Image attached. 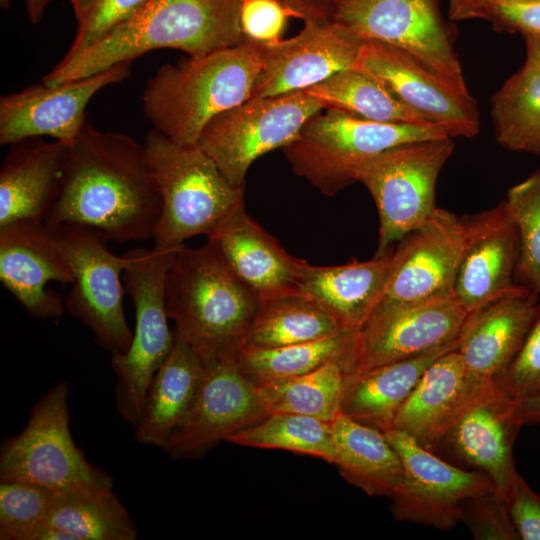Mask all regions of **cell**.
<instances>
[{"label": "cell", "instance_id": "obj_1", "mask_svg": "<svg viewBox=\"0 0 540 540\" xmlns=\"http://www.w3.org/2000/svg\"><path fill=\"white\" fill-rule=\"evenodd\" d=\"M161 207L144 145L86 122L68 145L58 194L44 224L87 226L118 243L142 241L153 237Z\"/></svg>", "mask_w": 540, "mask_h": 540}, {"label": "cell", "instance_id": "obj_2", "mask_svg": "<svg viewBox=\"0 0 540 540\" xmlns=\"http://www.w3.org/2000/svg\"><path fill=\"white\" fill-rule=\"evenodd\" d=\"M243 0H149L103 39L42 78L58 84L87 77L155 49L199 56L245 40L240 26Z\"/></svg>", "mask_w": 540, "mask_h": 540}, {"label": "cell", "instance_id": "obj_3", "mask_svg": "<svg viewBox=\"0 0 540 540\" xmlns=\"http://www.w3.org/2000/svg\"><path fill=\"white\" fill-rule=\"evenodd\" d=\"M260 302L209 240L177 251L165 282L167 315L204 364L236 357Z\"/></svg>", "mask_w": 540, "mask_h": 540}, {"label": "cell", "instance_id": "obj_4", "mask_svg": "<svg viewBox=\"0 0 540 540\" xmlns=\"http://www.w3.org/2000/svg\"><path fill=\"white\" fill-rule=\"evenodd\" d=\"M261 68V45L247 40L164 64L144 89L145 116L172 141L196 145L211 119L251 98Z\"/></svg>", "mask_w": 540, "mask_h": 540}, {"label": "cell", "instance_id": "obj_5", "mask_svg": "<svg viewBox=\"0 0 540 540\" xmlns=\"http://www.w3.org/2000/svg\"><path fill=\"white\" fill-rule=\"evenodd\" d=\"M143 145L162 199L154 249L178 250L244 207V188L232 186L197 145L178 144L154 129Z\"/></svg>", "mask_w": 540, "mask_h": 540}, {"label": "cell", "instance_id": "obj_6", "mask_svg": "<svg viewBox=\"0 0 540 540\" xmlns=\"http://www.w3.org/2000/svg\"><path fill=\"white\" fill-rule=\"evenodd\" d=\"M439 138L452 137L439 125L383 123L327 109L282 150L297 175L333 196L355 182L354 171L366 160L398 145Z\"/></svg>", "mask_w": 540, "mask_h": 540}, {"label": "cell", "instance_id": "obj_7", "mask_svg": "<svg viewBox=\"0 0 540 540\" xmlns=\"http://www.w3.org/2000/svg\"><path fill=\"white\" fill-rule=\"evenodd\" d=\"M178 250L135 248L125 253L128 262L123 276L135 308V329L128 350L111 355V367L117 378L116 410L134 427L142 415L150 382L174 342V332L168 325L165 282Z\"/></svg>", "mask_w": 540, "mask_h": 540}, {"label": "cell", "instance_id": "obj_8", "mask_svg": "<svg viewBox=\"0 0 540 540\" xmlns=\"http://www.w3.org/2000/svg\"><path fill=\"white\" fill-rule=\"evenodd\" d=\"M68 398L67 383L54 385L32 407L24 429L3 441L0 481L56 492L113 491L112 477L91 464L73 441Z\"/></svg>", "mask_w": 540, "mask_h": 540}, {"label": "cell", "instance_id": "obj_9", "mask_svg": "<svg viewBox=\"0 0 540 540\" xmlns=\"http://www.w3.org/2000/svg\"><path fill=\"white\" fill-rule=\"evenodd\" d=\"M452 138L398 145L359 165L355 182L370 192L379 216L376 256L426 222L437 209L436 183L454 151Z\"/></svg>", "mask_w": 540, "mask_h": 540}, {"label": "cell", "instance_id": "obj_10", "mask_svg": "<svg viewBox=\"0 0 540 540\" xmlns=\"http://www.w3.org/2000/svg\"><path fill=\"white\" fill-rule=\"evenodd\" d=\"M323 108L306 91L250 98L211 119L196 145L232 186L244 188L251 164L265 153L297 140L306 122Z\"/></svg>", "mask_w": 540, "mask_h": 540}, {"label": "cell", "instance_id": "obj_11", "mask_svg": "<svg viewBox=\"0 0 540 540\" xmlns=\"http://www.w3.org/2000/svg\"><path fill=\"white\" fill-rule=\"evenodd\" d=\"M74 275L65 306L80 320L111 355L124 353L133 339L126 321L121 273L126 255L117 256L107 247L100 231L78 224L51 228Z\"/></svg>", "mask_w": 540, "mask_h": 540}, {"label": "cell", "instance_id": "obj_12", "mask_svg": "<svg viewBox=\"0 0 540 540\" xmlns=\"http://www.w3.org/2000/svg\"><path fill=\"white\" fill-rule=\"evenodd\" d=\"M333 20L365 40L403 50L458 89L469 91L439 0H335Z\"/></svg>", "mask_w": 540, "mask_h": 540}, {"label": "cell", "instance_id": "obj_13", "mask_svg": "<svg viewBox=\"0 0 540 540\" xmlns=\"http://www.w3.org/2000/svg\"><path fill=\"white\" fill-rule=\"evenodd\" d=\"M383 433L404 467L403 481L390 498L397 521L448 530L458 524L466 499L494 490L484 473L451 465L407 433L396 429Z\"/></svg>", "mask_w": 540, "mask_h": 540}, {"label": "cell", "instance_id": "obj_14", "mask_svg": "<svg viewBox=\"0 0 540 540\" xmlns=\"http://www.w3.org/2000/svg\"><path fill=\"white\" fill-rule=\"evenodd\" d=\"M267 415L235 358L205 364L189 411L162 449L173 459L198 457Z\"/></svg>", "mask_w": 540, "mask_h": 540}, {"label": "cell", "instance_id": "obj_15", "mask_svg": "<svg viewBox=\"0 0 540 540\" xmlns=\"http://www.w3.org/2000/svg\"><path fill=\"white\" fill-rule=\"evenodd\" d=\"M365 39L336 20H307L294 37L261 45L262 68L251 98L305 91L355 68Z\"/></svg>", "mask_w": 540, "mask_h": 540}, {"label": "cell", "instance_id": "obj_16", "mask_svg": "<svg viewBox=\"0 0 540 540\" xmlns=\"http://www.w3.org/2000/svg\"><path fill=\"white\" fill-rule=\"evenodd\" d=\"M355 68L375 78L426 121L445 128L452 138L478 134L480 113L469 91L458 89L403 50L365 40Z\"/></svg>", "mask_w": 540, "mask_h": 540}, {"label": "cell", "instance_id": "obj_17", "mask_svg": "<svg viewBox=\"0 0 540 540\" xmlns=\"http://www.w3.org/2000/svg\"><path fill=\"white\" fill-rule=\"evenodd\" d=\"M465 239L463 216L437 207L393 248L381 301L417 304L453 297Z\"/></svg>", "mask_w": 540, "mask_h": 540}, {"label": "cell", "instance_id": "obj_18", "mask_svg": "<svg viewBox=\"0 0 540 540\" xmlns=\"http://www.w3.org/2000/svg\"><path fill=\"white\" fill-rule=\"evenodd\" d=\"M467 314L453 297L417 304L381 301L357 334L355 363L349 375L457 340Z\"/></svg>", "mask_w": 540, "mask_h": 540}, {"label": "cell", "instance_id": "obj_19", "mask_svg": "<svg viewBox=\"0 0 540 540\" xmlns=\"http://www.w3.org/2000/svg\"><path fill=\"white\" fill-rule=\"evenodd\" d=\"M131 63L58 84L44 82L0 98V144L13 145L26 139L48 136L72 144L86 120L91 98L102 88L130 75Z\"/></svg>", "mask_w": 540, "mask_h": 540}, {"label": "cell", "instance_id": "obj_20", "mask_svg": "<svg viewBox=\"0 0 540 540\" xmlns=\"http://www.w3.org/2000/svg\"><path fill=\"white\" fill-rule=\"evenodd\" d=\"M0 281L28 315L46 320L64 310L49 282L73 283V272L44 223L18 221L0 227Z\"/></svg>", "mask_w": 540, "mask_h": 540}, {"label": "cell", "instance_id": "obj_21", "mask_svg": "<svg viewBox=\"0 0 540 540\" xmlns=\"http://www.w3.org/2000/svg\"><path fill=\"white\" fill-rule=\"evenodd\" d=\"M518 400L490 380L471 400L446 432L441 444L494 484L506 500L516 469L513 445L522 426Z\"/></svg>", "mask_w": 540, "mask_h": 540}, {"label": "cell", "instance_id": "obj_22", "mask_svg": "<svg viewBox=\"0 0 540 540\" xmlns=\"http://www.w3.org/2000/svg\"><path fill=\"white\" fill-rule=\"evenodd\" d=\"M462 216L466 239L453 298L469 313L515 285L520 240L505 200Z\"/></svg>", "mask_w": 540, "mask_h": 540}, {"label": "cell", "instance_id": "obj_23", "mask_svg": "<svg viewBox=\"0 0 540 540\" xmlns=\"http://www.w3.org/2000/svg\"><path fill=\"white\" fill-rule=\"evenodd\" d=\"M537 298L515 284L467 314L457 351L470 373L495 379L508 368L535 319Z\"/></svg>", "mask_w": 540, "mask_h": 540}, {"label": "cell", "instance_id": "obj_24", "mask_svg": "<svg viewBox=\"0 0 540 540\" xmlns=\"http://www.w3.org/2000/svg\"><path fill=\"white\" fill-rule=\"evenodd\" d=\"M207 240L260 300L298 294L307 261L288 254L244 207L227 216Z\"/></svg>", "mask_w": 540, "mask_h": 540}, {"label": "cell", "instance_id": "obj_25", "mask_svg": "<svg viewBox=\"0 0 540 540\" xmlns=\"http://www.w3.org/2000/svg\"><path fill=\"white\" fill-rule=\"evenodd\" d=\"M490 380L470 373L457 349L451 350L427 368L390 429L407 433L431 450Z\"/></svg>", "mask_w": 540, "mask_h": 540}, {"label": "cell", "instance_id": "obj_26", "mask_svg": "<svg viewBox=\"0 0 540 540\" xmlns=\"http://www.w3.org/2000/svg\"><path fill=\"white\" fill-rule=\"evenodd\" d=\"M67 148L41 137L11 145L0 169V227L45 222L58 194Z\"/></svg>", "mask_w": 540, "mask_h": 540}, {"label": "cell", "instance_id": "obj_27", "mask_svg": "<svg viewBox=\"0 0 540 540\" xmlns=\"http://www.w3.org/2000/svg\"><path fill=\"white\" fill-rule=\"evenodd\" d=\"M393 248L367 261L334 266L306 263L298 294L348 331L359 332L383 299Z\"/></svg>", "mask_w": 540, "mask_h": 540}, {"label": "cell", "instance_id": "obj_28", "mask_svg": "<svg viewBox=\"0 0 540 540\" xmlns=\"http://www.w3.org/2000/svg\"><path fill=\"white\" fill-rule=\"evenodd\" d=\"M457 347L458 339L411 358L345 376L341 414L382 432L389 430L427 368Z\"/></svg>", "mask_w": 540, "mask_h": 540}, {"label": "cell", "instance_id": "obj_29", "mask_svg": "<svg viewBox=\"0 0 540 540\" xmlns=\"http://www.w3.org/2000/svg\"><path fill=\"white\" fill-rule=\"evenodd\" d=\"M173 332V346L150 382L134 427L138 443L161 449L189 411L205 369L204 362Z\"/></svg>", "mask_w": 540, "mask_h": 540}, {"label": "cell", "instance_id": "obj_30", "mask_svg": "<svg viewBox=\"0 0 540 540\" xmlns=\"http://www.w3.org/2000/svg\"><path fill=\"white\" fill-rule=\"evenodd\" d=\"M331 424L334 465L341 475L370 496L391 498L403 481L404 467L386 435L342 414Z\"/></svg>", "mask_w": 540, "mask_h": 540}, {"label": "cell", "instance_id": "obj_31", "mask_svg": "<svg viewBox=\"0 0 540 540\" xmlns=\"http://www.w3.org/2000/svg\"><path fill=\"white\" fill-rule=\"evenodd\" d=\"M358 332L341 330L329 336L281 347L242 346L235 359L256 385L310 373L335 362L349 375L354 367Z\"/></svg>", "mask_w": 540, "mask_h": 540}, {"label": "cell", "instance_id": "obj_32", "mask_svg": "<svg viewBox=\"0 0 540 540\" xmlns=\"http://www.w3.org/2000/svg\"><path fill=\"white\" fill-rule=\"evenodd\" d=\"M491 117L502 147L540 155V68L525 60L493 94Z\"/></svg>", "mask_w": 540, "mask_h": 540}, {"label": "cell", "instance_id": "obj_33", "mask_svg": "<svg viewBox=\"0 0 540 540\" xmlns=\"http://www.w3.org/2000/svg\"><path fill=\"white\" fill-rule=\"evenodd\" d=\"M43 523L76 540H135L137 528L113 491L57 492Z\"/></svg>", "mask_w": 540, "mask_h": 540}, {"label": "cell", "instance_id": "obj_34", "mask_svg": "<svg viewBox=\"0 0 540 540\" xmlns=\"http://www.w3.org/2000/svg\"><path fill=\"white\" fill-rule=\"evenodd\" d=\"M305 91L326 109H337L366 120L431 124L403 104L379 81L358 68L340 71Z\"/></svg>", "mask_w": 540, "mask_h": 540}, {"label": "cell", "instance_id": "obj_35", "mask_svg": "<svg viewBox=\"0 0 540 540\" xmlns=\"http://www.w3.org/2000/svg\"><path fill=\"white\" fill-rule=\"evenodd\" d=\"M342 329L306 297L291 294L261 300L242 346L274 348L317 340Z\"/></svg>", "mask_w": 540, "mask_h": 540}, {"label": "cell", "instance_id": "obj_36", "mask_svg": "<svg viewBox=\"0 0 540 540\" xmlns=\"http://www.w3.org/2000/svg\"><path fill=\"white\" fill-rule=\"evenodd\" d=\"M345 369L328 363L315 371L257 386L268 414L293 413L333 422L341 415Z\"/></svg>", "mask_w": 540, "mask_h": 540}, {"label": "cell", "instance_id": "obj_37", "mask_svg": "<svg viewBox=\"0 0 540 540\" xmlns=\"http://www.w3.org/2000/svg\"><path fill=\"white\" fill-rule=\"evenodd\" d=\"M331 423L300 414L273 413L226 441L246 447L291 451L334 464Z\"/></svg>", "mask_w": 540, "mask_h": 540}, {"label": "cell", "instance_id": "obj_38", "mask_svg": "<svg viewBox=\"0 0 540 540\" xmlns=\"http://www.w3.org/2000/svg\"><path fill=\"white\" fill-rule=\"evenodd\" d=\"M517 225L520 253L515 284L540 293V167L512 186L504 199Z\"/></svg>", "mask_w": 540, "mask_h": 540}, {"label": "cell", "instance_id": "obj_39", "mask_svg": "<svg viewBox=\"0 0 540 540\" xmlns=\"http://www.w3.org/2000/svg\"><path fill=\"white\" fill-rule=\"evenodd\" d=\"M57 492L19 481H0V539L22 540L44 522Z\"/></svg>", "mask_w": 540, "mask_h": 540}, {"label": "cell", "instance_id": "obj_40", "mask_svg": "<svg viewBox=\"0 0 540 540\" xmlns=\"http://www.w3.org/2000/svg\"><path fill=\"white\" fill-rule=\"evenodd\" d=\"M149 0H95L78 22L74 40L62 60H69L91 47L116 27L138 13Z\"/></svg>", "mask_w": 540, "mask_h": 540}, {"label": "cell", "instance_id": "obj_41", "mask_svg": "<svg viewBox=\"0 0 540 540\" xmlns=\"http://www.w3.org/2000/svg\"><path fill=\"white\" fill-rule=\"evenodd\" d=\"M459 522L477 540H518L507 501L494 490L466 499L461 505Z\"/></svg>", "mask_w": 540, "mask_h": 540}, {"label": "cell", "instance_id": "obj_42", "mask_svg": "<svg viewBox=\"0 0 540 540\" xmlns=\"http://www.w3.org/2000/svg\"><path fill=\"white\" fill-rule=\"evenodd\" d=\"M495 380L506 393L517 400L540 391V302L535 319L517 355Z\"/></svg>", "mask_w": 540, "mask_h": 540}, {"label": "cell", "instance_id": "obj_43", "mask_svg": "<svg viewBox=\"0 0 540 540\" xmlns=\"http://www.w3.org/2000/svg\"><path fill=\"white\" fill-rule=\"evenodd\" d=\"M290 17L294 13L280 0H243L240 26L245 40L271 45L281 40Z\"/></svg>", "mask_w": 540, "mask_h": 540}, {"label": "cell", "instance_id": "obj_44", "mask_svg": "<svg viewBox=\"0 0 540 540\" xmlns=\"http://www.w3.org/2000/svg\"><path fill=\"white\" fill-rule=\"evenodd\" d=\"M509 514L520 540H540V496L517 472L506 497Z\"/></svg>", "mask_w": 540, "mask_h": 540}, {"label": "cell", "instance_id": "obj_45", "mask_svg": "<svg viewBox=\"0 0 540 540\" xmlns=\"http://www.w3.org/2000/svg\"><path fill=\"white\" fill-rule=\"evenodd\" d=\"M489 22L498 32L540 33V2L500 5Z\"/></svg>", "mask_w": 540, "mask_h": 540}, {"label": "cell", "instance_id": "obj_46", "mask_svg": "<svg viewBox=\"0 0 540 540\" xmlns=\"http://www.w3.org/2000/svg\"><path fill=\"white\" fill-rule=\"evenodd\" d=\"M448 16L453 21L482 19L489 21L496 7L529 4L540 0H447Z\"/></svg>", "mask_w": 540, "mask_h": 540}, {"label": "cell", "instance_id": "obj_47", "mask_svg": "<svg viewBox=\"0 0 540 540\" xmlns=\"http://www.w3.org/2000/svg\"><path fill=\"white\" fill-rule=\"evenodd\" d=\"M295 15L307 20H333L335 0H280Z\"/></svg>", "mask_w": 540, "mask_h": 540}, {"label": "cell", "instance_id": "obj_48", "mask_svg": "<svg viewBox=\"0 0 540 540\" xmlns=\"http://www.w3.org/2000/svg\"><path fill=\"white\" fill-rule=\"evenodd\" d=\"M518 412L523 425L540 424V391L518 400Z\"/></svg>", "mask_w": 540, "mask_h": 540}, {"label": "cell", "instance_id": "obj_49", "mask_svg": "<svg viewBox=\"0 0 540 540\" xmlns=\"http://www.w3.org/2000/svg\"><path fill=\"white\" fill-rule=\"evenodd\" d=\"M22 540H76V538L66 531L41 523L28 531Z\"/></svg>", "mask_w": 540, "mask_h": 540}, {"label": "cell", "instance_id": "obj_50", "mask_svg": "<svg viewBox=\"0 0 540 540\" xmlns=\"http://www.w3.org/2000/svg\"><path fill=\"white\" fill-rule=\"evenodd\" d=\"M522 36L525 43V60L540 68V33H525Z\"/></svg>", "mask_w": 540, "mask_h": 540}, {"label": "cell", "instance_id": "obj_51", "mask_svg": "<svg viewBox=\"0 0 540 540\" xmlns=\"http://www.w3.org/2000/svg\"><path fill=\"white\" fill-rule=\"evenodd\" d=\"M51 0H25L27 15L31 23L37 24L43 17Z\"/></svg>", "mask_w": 540, "mask_h": 540}, {"label": "cell", "instance_id": "obj_52", "mask_svg": "<svg viewBox=\"0 0 540 540\" xmlns=\"http://www.w3.org/2000/svg\"><path fill=\"white\" fill-rule=\"evenodd\" d=\"M67 1L71 4L74 14L76 16V19L79 22L85 17V15L89 11V9L91 8L95 0H67Z\"/></svg>", "mask_w": 540, "mask_h": 540}, {"label": "cell", "instance_id": "obj_53", "mask_svg": "<svg viewBox=\"0 0 540 540\" xmlns=\"http://www.w3.org/2000/svg\"><path fill=\"white\" fill-rule=\"evenodd\" d=\"M11 1L12 0H0L1 7L4 8V9L8 8Z\"/></svg>", "mask_w": 540, "mask_h": 540}]
</instances>
